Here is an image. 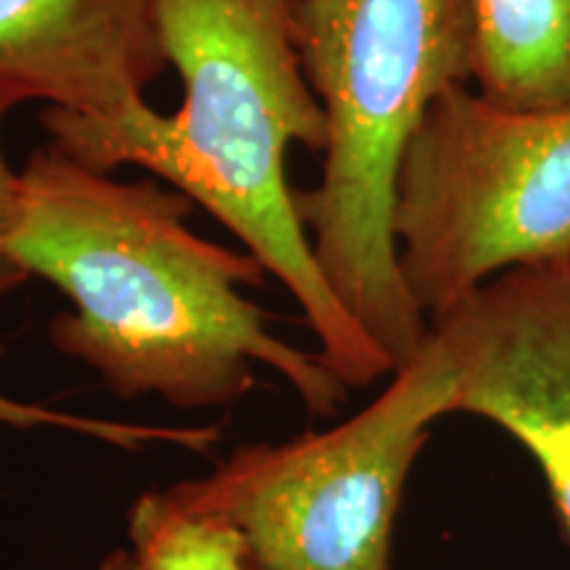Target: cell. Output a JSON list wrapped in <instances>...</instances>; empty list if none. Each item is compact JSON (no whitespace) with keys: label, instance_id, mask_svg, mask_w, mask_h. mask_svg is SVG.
Returning <instances> with one entry per match:
<instances>
[{"label":"cell","instance_id":"cell-9","mask_svg":"<svg viewBox=\"0 0 570 570\" xmlns=\"http://www.w3.org/2000/svg\"><path fill=\"white\" fill-rule=\"evenodd\" d=\"M127 539L140 570H252L244 539L227 520L183 508L164 489L135 499Z\"/></svg>","mask_w":570,"mask_h":570},{"label":"cell","instance_id":"cell-3","mask_svg":"<svg viewBox=\"0 0 570 570\" xmlns=\"http://www.w3.org/2000/svg\"><path fill=\"white\" fill-rule=\"evenodd\" d=\"M325 161L296 209L341 304L399 370L431 333L399 267L396 185L431 106L473 82L468 0H296Z\"/></svg>","mask_w":570,"mask_h":570},{"label":"cell","instance_id":"cell-5","mask_svg":"<svg viewBox=\"0 0 570 570\" xmlns=\"http://www.w3.org/2000/svg\"><path fill=\"white\" fill-rule=\"evenodd\" d=\"M394 235L428 320L508 269L570 259V109L446 90L404 156Z\"/></svg>","mask_w":570,"mask_h":570},{"label":"cell","instance_id":"cell-7","mask_svg":"<svg viewBox=\"0 0 570 570\" xmlns=\"http://www.w3.org/2000/svg\"><path fill=\"white\" fill-rule=\"evenodd\" d=\"M167 67L156 0H0V111H122Z\"/></svg>","mask_w":570,"mask_h":570},{"label":"cell","instance_id":"cell-2","mask_svg":"<svg viewBox=\"0 0 570 570\" xmlns=\"http://www.w3.org/2000/svg\"><path fill=\"white\" fill-rule=\"evenodd\" d=\"M156 30L180 109L167 117L146 98L111 114L46 109L51 146L98 173L135 164L204 206L296 298L320 362L346 389L394 373L325 281L285 177L294 142L325 151L296 0H156Z\"/></svg>","mask_w":570,"mask_h":570},{"label":"cell","instance_id":"cell-6","mask_svg":"<svg viewBox=\"0 0 570 570\" xmlns=\"http://www.w3.org/2000/svg\"><path fill=\"white\" fill-rule=\"evenodd\" d=\"M431 327L454 362L449 415L489 420L531 454L570 541V259L491 277Z\"/></svg>","mask_w":570,"mask_h":570},{"label":"cell","instance_id":"cell-4","mask_svg":"<svg viewBox=\"0 0 570 570\" xmlns=\"http://www.w3.org/2000/svg\"><path fill=\"white\" fill-rule=\"evenodd\" d=\"M452 394V354L431 327L423 348L344 423L238 446L212 473L164 491L227 520L252 570H394L404 487Z\"/></svg>","mask_w":570,"mask_h":570},{"label":"cell","instance_id":"cell-11","mask_svg":"<svg viewBox=\"0 0 570 570\" xmlns=\"http://www.w3.org/2000/svg\"><path fill=\"white\" fill-rule=\"evenodd\" d=\"M3 119L6 111H0V127H3ZM19 188L21 175L6 159L3 135H0V298L13 294V291L30 281L11 254V235L19 214Z\"/></svg>","mask_w":570,"mask_h":570},{"label":"cell","instance_id":"cell-10","mask_svg":"<svg viewBox=\"0 0 570 570\" xmlns=\"http://www.w3.org/2000/svg\"><path fill=\"white\" fill-rule=\"evenodd\" d=\"M0 425L35 431V428H51L77 436H88L119 449H146L156 444L180 446L188 452H206L219 441V428L214 425H151V423H122V420L90 417L80 412H67L48 407V404L21 402L0 394Z\"/></svg>","mask_w":570,"mask_h":570},{"label":"cell","instance_id":"cell-8","mask_svg":"<svg viewBox=\"0 0 570 570\" xmlns=\"http://www.w3.org/2000/svg\"><path fill=\"white\" fill-rule=\"evenodd\" d=\"M473 82L525 111L570 109V0H468Z\"/></svg>","mask_w":570,"mask_h":570},{"label":"cell","instance_id":"cell-1","mask_svg":"<svg viewBox=\"0 0 570 570\" xmlns=\"http://www.w3.org/2000/svg\"><path fill=\"white\" fill-rule=\"evenodd\" d=\"M19 175L13 259L69 298L48 338L114 396L225 410L252 394L256 367H269L312 415L344 407L348 389L317 352L275 336L267 312L244 296L265 283L262 262L190 230L188 196L114 180L51 142Z\"/></svg>","mask_w":570,"mask_h":570},{"label":"cell","instance_id":"cell-12","mask_svg":"<svg viewBox=\"0 0 570 570\" xmlns=\"http://www.w3.org/2000/svg\"><path fill=\"white\" fill-rule=\"evenodd\" d=\"M101 570H140L138 560L132 558L130 550H114L109 558L104 560Z\"/></svg>","mask_w":570,"mask_h":570}]
</instances>
